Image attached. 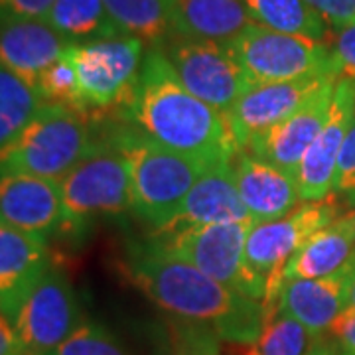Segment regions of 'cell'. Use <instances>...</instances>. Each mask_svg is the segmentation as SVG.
Returning a JSON list of instances; mask_svg holds the SVG:
<instances>
[{
    "label": "cell",
    "instance_id": "cell-1",
    "mask_svg": "<svg viewBox=\"0 0 355 355\" xmlns=\"http://www.w3.org/2000/svg\"><path fill=\"white\" fill-rule=\"evenodd\" d=\"M125 270L154 304L178 320L202 324L219 340L249 345L263 331L266 312L261 300L217 282L150 239L128 247Z\"/></svg>",
    "mask_w": 355,
    "mask_h": 355
},
{
    "label": "cell",
    "instance_id": "cell-2",
    "mask_svg": "<svg viewBox=\"0 0 355 355\" xmlns=\"http://www.w3.org/2000/svg\"><path fill=\"white\" fill-rule=\"evenodd\" d=\"M125 116L146 139L205 164L233 160L239 153L225 114L182 85L160 48L146 50L137 93Z\"/></svg>",
    "mask_w": 355,
    "mask_h": 355
},
{
    "label": "cell",
    "instance_id": "cell-3",
    "mask_svg": "<svg viewBox=\"0 0 355 355\" xmlns=\"http://www.w3.org/2000/svg\"><path fill=\"white\" fill-rule=\"evenodd\" d=\"M111 139L127 156L130 211L153 231L162 229L172 219L196 180L211 166L164 148L132 128H123Z\"/></svg>",
    "mask_w": 355,
    "mask_h": 355
},
{
    "label": "cell",
    "instance_id": "cell-4",
    "mask_svg": "<svg viewBox=\"0 0 355 355\" xmlns=\"http://www.w3.org/2000/svg\"><path fill=\"white\" fill-rule=\"evenodd\" d=\"M99 140L91 116L60 103H44L30 125L0 150V174L62 180Z\"/></svg>",
    "mask_w": 355,
    "mask_h": 355
},
{
    "label": "cell",
    "instance_id": "cell-5",
    "mask_svg": "<svg viewBox=\"0 0 355 355\" xmlns=\"http://www.w3.org/2000/svg\"><path fill=\"white\" fill-rule=\"evenodd\" d=\"M144 46L135 36H116L67 48L76 67L81 113L87 116L114 111L127 114L146 55Z\"/></svg>",
    "mask_w": 355,
    "mask_h": 355
},
{
    "label": "cell",
    "instance_id": "cell-6",
    "mask_svg": "<svg viewBox=\"0 0 355 355\" xmlns=\"http://www.w3.org/2000/svg\"><path fill=\"white\" fill-rule=\"evenodd\" d=\"M64 235H81L99 217L130 209V170L127 156L111 140L97 146L62 180Z\"/></svg>",
    "mask_w": 355,
    "mask_h": 355
},
{
    "label": "cell",
    "instance_id": "cell-7",
    "mask_svg": "<svg viewBox=\"0 0 355 355\" xmlns=\"http://www.w3.org/2000/svg\"><path fill=\"white\" fill-rule=\"evenodd\" d=\"M253 225V219L209 223L153 233L148 239L160 245L170 254L200 268L217 282L263 302L266 286L251 272L245 259L247 237Z\"/></svg>",
    "mask_w": 355,
    "mask_h": 355
},
{
    "label": "cell",
    "instance_id": "cell-8",
    "mask_svg": "<svg viewBox=\"0 0 355 355\" xmlns=\"http://www.w3.org/2000/svg\"><path fill=\"white\" fill-rule=\"evenodd\" d=\"M225 46L253 85L340 77L330 46L320 40L253 24Z\"/></svg>",
    "mask_w": 355,
    "mask_h": 355
},
{
    "label": "cell",
    "instance_id": "cell-9",
    "mask_svg": "<svg viewBox=\"0 0 355 355\" xmlns=\"http://www.w3.org/2000/svg\"><path fill=\"white\" fill-rule=\"evenodd\" d=\"M343 211V203L331 193L320 202L300 203L284 217L254 223L247 237L245 259L251 272L266 286L265 308L275 302L282 284V272L292 257L316 231L326 227Z\"/></svg>",
    "mask_w": 355,
    "mask_h": 355
},
{
    "label": "cell",
    "instance_id": "cell-10",
    "mask_svg": "<svg viewBox=\"0 0 355 355\" xmlns=\"http://www.w3.org/2000/svg\"><path fill=\"white\" fill-rule=\"evenodd\" d=\"M83 320L67 272L62 266L50 265L22 298L10 322L28 355H50Z\"/></svg>",
    "mask_w": 355,
    "mask_h": 355
},
{
    "label": "cell",
    "instance_id": "cell-11",
    "mask_svg": "<svg viewBox=\"0 0 355 355\" xmlns=\"http://www.w3.org/2000/svg\"><path fill=\"white\" fill-rule=\"evenodd\" d=\"M182 85L221 114L253 87L225 44L170 34L160 46Z\"/></svg>",
    "mask_w": 355,
    "mask_h": 355
},
{
    "label": "cell",
    "instance_id": "cell-12",
    "mask_svg": "<svg viewBox=\"0 0 355 355\" xmlns=\"http://www.w3.org/2000/svg\"><path fill=\"white\" fill-rule=\"evenodd\" d=\"M336 79L338 77H306L296 81L253 85L245 91L225 114L237 150H243L253 137L298 113Z\"/></svg>",
    "mask_w": 355,
    "mask_h": 355
},
{
    "label": "cell",
    "instance_id": "cell-13",
    "mask_svg": "<svg viewBox=\"0 0 355 355\" xmlns=\"http://www.w3.org/2000/svg\"><path fill=\"white\" fill-rule=\"evenodd\" d=\"M354 123L355 77H340L334 89L328 121L296 170L302 202H320L334 193L338 158Z\"/></svg>",
    "mask_w": 355,
    "mask_h": 355
},
{
    "label": "cell",
    "instance_id": "cell-14",
    "mask_svg": "<svg viewBox=\"0 0 355 355\" xmlns=\"http://www.w3.org/2000/svg\"><path fill=\"white\" fill-rule=\"evenodd\" d=\"M0 221L42 239L64 235L60 180L0 174Z\"/></svg>",
    "mask_w": 355,
    "mask_h": 355
},
{
    "label": "cell",
    "instance_id": "cell-15",
    "mask_svg": "<svg viewBox=\"0 0 355 355\" xmlns=\"http://www.w3.org/2000/svg\"><path fill=\"white\" fill-rule=\"evenodd\" d=\"M338 79L328 83L298 113L288 116L277 127L253 137L243 150L296 176V170L308 153V148L314 144L320 130L328 121Z\"/></svg>",
    "mask_w": 355,
    "mask_h": 355
},
{
    "label": "cell",
    "instance_id": "cell-16",
    "mask_svg": "<svg viewBox=\"0 0 355 355\" xmlns=\"http://www.w3.org/2000/svg\"><path fill=\"white\" fill-rule=\"evenodd\" d=\"M251 219L243 203L231 160L211 164L196 180L191 190L186 193L178 211L164 227L153 233H166L178 229L198 227L209 223L247 221Z\"/></svg>",
    "mask_w": 355,
    "mask_h": 355
},
{
    "label": "cell",
    "instance_id": "cell-17",
    "mask_svg": "<svg viewBox=\"0 0 355 355\" xmlns=\"http://www.w3.org/2000/svg\"><path fill=\"white\" fill-rule=\"evenodd\" d=\"M235 184L254 223H266L296 209L302 198L296 176L253 154L239 150L231 160Z\"/></svg>",
    "mask_w": 355,
    "mask_h": 355
},
{
    "label": "cell",
    "instance_id": "cell-18",
    "mask_svg": "<svg viewBox=\"0 0 355 355\" xmlns=\"http://www.w3.org/2000/svg\"><path fill=\"white\" fill-rule=\"evenodd\" d=\"M71 46L44 20L0 16V65L36 89L44 71Z\"/></svg>",
    "mask_w": 355,
    "mask_h": 355
},
{
    "label": "cell",
    "instance_id": "cell-19",
    "mask_svg": "<svg viewBox=\"0 0 355 355\" xmlns=\"http://www.w3.org/2000/svg\"><path fill=\"white\" fill-rule=\"evenodd\" d=\"M352 270L354 266L326 279H284L270 306L300 322L314 338L326 336L345 308Z\"/></svg>",
    "mask_w": 355,
    "mask_h": 355
},
{
    "label": "cell",
    "instance_id": "cell-20",
    "mask_svg": "<svg viewBox=\"0 0 355 355\" xmlns=\"http://www.w3.org/2000/svg\"><path fill=\"white\" fill-rule=\"evenodd\" d=\"M50 265L48 239L0 221V312L8 320Z\"/></svg>",
    "mask_w": 355,
    "mask_h": 355
},
{
    "label": "cell",
    "instance_id": "cell-21",
    "mask_svg": "<svg viewBox=\"0 0 355 355\" xmlns=\"http://www.w3.org/2000/svg\"><path fill=\"white\" fill-rule=\"evenodd\" d=\"M355 209H345L326 227L316 231L282 272L284 279H326L354 266Z\"/></svg>",
    "mask_w": 355,
    "mask_h": 355
},
{
    "label": "cell",
    "instance_id": "cell-22",
    "mask_svg": "<svg viewBox=\"0 0 355 355\" xmlns=\"http://www.w3.org/2000/svg\"><path fill=\"white\" fill-rule=\"evenodd\" d=\"M243 0H176L170 4L172 34L229 44L253 26Z\"/></svg>",
    "mask_w": 355,
    "mask_h": 355
},
{
    "label": "cell",
    "instance_id": "cell-23",
    "mask_svg": "<svg viewBox=\"0 0 355 355\" xmlns=\"http://www.w3.org/2000/svg\"><path fill=\"white\" fill-rule=\"evenodd\" d=\"M44 22L71 44L123 36L103 0H55Z\"/></svg>",
    "mask_w": 355,
    "mask_h": 355
},
{
    "label": "cell",
    "instance_id": "cell-24",
    "mask_svg": "<svg viewBox=\"0 0 355 355\" xmlns=\"http://www.w3.org/2000/svg\"><path fill=\"white\" fill-rule=\"evenodd\" d=\"M243 4L254 24L328 44L330 26L304 0H243Z\"/></svg>",
    "mask_w": 355,
    "mask_h": 355
},
{
    "label": "cell",
    "instance_id": "cell-25",
    "mask_svg": "<svg viewBox=\"0 0 355 355\" xmlns=\"http://www.w3.org/2000/svg\"><path fill=\"white\" fill-rule=\"evenodd\" d=\"M103 4L123 36H135L150 48H160L172 34L166 0H103Z\"/></svg>",
    "mask_w": 355,
    "mask_h": 355
},
{
    "label": "cell",
    "instance_id": "cell-26",
    "mask_svg": "<svg viewBox=\"0 0 355 355\" xmlns=\"http://www.w3.org/2000/svg\"><path fill=\"white\" fill-rule=\"evenodd\" d=\"M42 105L36 89L0 65V150L30 125Z\"/></svg>",
    "mask_w": 355,
    "mask_h": 355
},
{
    "label": "cell",
    "instance_id": "cell-27",
    "mask_svg": "<svg viewBox=\"0 0 355 355\" xmlns=\"http://www.w3.org/2000/svg\"><path fill=\"white\" fill-rule=\"evenodd\" d=\"M265 326L257 342L245 345L241 355H306L314 336L294 318L279 312L275 306L266 308Z\"/></svg>",
    "mask_w": 355,
    "mask_h": 355
},
{
    "label": "cell",
    "instance_id": "cell-28",
    "mask_svg": "<svg viewBox=\"0 0 355 355\" xmlns=\"http://www.w3.org/2000/svg\"><path fill=\"white\" fill-rule=\"evenodd\" d=\"M50 355H128L113 331L95 320H83L76 331Z\"/></svg>",
    "mask_w": 355,
    "mask_h": 355
},
{
    "label": "cell",
    "instance_id": "cell-29",
    "mask_svg": "<svg viewBox=\"0 0 355 355\" xmlns=\"http://www.w3.org/2000/svg\"><path fill=\"white\" fill-rule=\"evenodd\" d=\"M36 91L44 103H60L79 111V93H77L76 67L71 64L67 50L64 55L50 65L36 83Z\"/></svg>",
    "mask_w": 355,
    "mask_h": 355
},
{
    "label": "cell",
    "instance_id": "cell-30",
    "mask_svg": "<svg viewBox=\"0 0 355 355\" xmlns=\"http://www.w3.org/2000/svg\"><path fill=\"white\" fill-rule=\"evenodd\" d=\"M170 355H221L216 331L193 322H178Z\"/></svg>",
    "mask_w": 355,
    "mask_h": 355
},
{
    "label": "cell",
    "instance_id": "cell-31",
    "mask_svg": "<svg viewBox=\"0 0 355 355\" xmlns=\"http://www.w3.org/2000/svg\"><path fill=\"white\" fill-rule=\"evenodd\" d=\"M334 196L343 205H347V209H355V123L345 137L342 153L338 158Z\"/></svg>",
    "mask_w": 355,
    "mask_h": 355
},
{
    "label": "cell",
    "instance_id": "cell-32",
    "mask_svg": "<svg viewBox=\"0 0 355 355\" xmlns=\"http://www.w3.org/2000/svg\"><path fill=\"white\" fill-rule=\"evenodd\" d=\"M328 46L340 77H355V20L334 28L328 38Z\"/></svg>",
    "mask_w": 355,
    "mask_h": 355
},
{
    "label": "cell",
    "instance_id": "cell-33",
    "mask_svg": "<svg viewBox=\"0 0 355 355\" xmlns=\"http://www.w3.org/2000/svg\"><path fill=\"white\" fill-rule=\"evenodd\" d=\"M330 28L349 24L355 20V0H304Z\"/></svg>",
    "mask_w": 355,
    "mask_h": 355
},
{
    "label": "cell",
    "instance_id": "cell-34",
    "mask_svg": "<svg viewBox=\"0 0 355 355\" xmlns=\"http://www.w3.org/2000/svg\"><path fill=\"white\" fill-rule=\"evenodd\" d=\"M55 0H0V16L44 20Z\"/></svg>",
    "mask_w": 355,
    "mask_h": 355
},
{
    "label": "cell",
    "instance_id": "cell-35",
    "mask_svg": "<svg viewBox=\"0 0 355 355\" xmlns=\"http://www.w3.org/2000/svg\"><path fill=\"white\" fill-rule=\"evenodd\" d=\"M328 334L342 343L347 352H352L355 355V314H345V312H342L338 316V320L331 324Z\"/></svg>",
    "mask_w": 355,
    "mask_h": 355
},
{
    "label": "cell",
    "instance_id": "cell-36",
    "mask_svg": "<svg viewBox=\"0 0 355 355\" xmlns=\"http://www.w3.org/2000/svg\"><path fill=\"white\" fill-rule=\"evenodd\" d=\"M0 355H28L12 322L0 312Z\"/></svg>",
    "mask_w": 355,
    "mask_h": 355
},
{
    "label": "cell",
    "instance_id": "cell-37",
    "mask_svg": "<svg viewBox=\"0 0 355 355\" xmlns=\"http://www.w3.org/2000/svg\"><path fill=\"white\" fill-rule=\"evenodd\" d=\"M306 355H354L352 352H347L345 347H343L342 343L338 342L336 338H331L330 334H326V336H320L314 340L312 343V347H310V352Z\"/></svg>",
    "mask_w": 355,
    "mask_h": 355
},
{
    "label": "cell",
    "instance_id": "cell-38",
    "mask_svg": "<svg viewBox=\"0 0 355 355\" xmlns=\"http://www.w3.org/2000/svg\"><path fill=\"white\" fill-rule=\"evenodd\" d=\"M345 314H355V266L349 277V286H347V296H345Z\"/></svg>",
    "mask_w": 355,
    "mask_h": 355
},
{
    "label": "cell",
    "instance_id": "cell-39",
    "mask_svg": "<svg viewBox=\"0 0 355 355\" xmlns=\"http://www.w3.org/2000/svg\"><path fill=\"white\" fill-rule=\"evenodd\" d=\"M166 2H168V6H170V4H174L176 0H166Z\"/></svg>",
    "mask_w": 355,
    "mask_h": 355
},
{
    "label": "cell",
    "instance_id": "cell-40",
    "mask_svg": "<svg viewBox=\"0 0 355 355\" xmlns=\"http://www.w3.org/2000/svg\"><path fill=\"white\" fill-rule=\"evenodd\" d=\"M354 266H355V259H354Z\"/></svg>",
    "mask_w": 355,
    "mask_h": 355
}]
</instances>
